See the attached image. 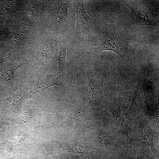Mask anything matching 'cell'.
Segmentation results:
<instances>
[{
	"label": "cell",
	"instance_id": "1",
	"mask_svg": "<svg viewBox=\"0 0 159 159\" xmlns=\"http://www.w3.org/2000/svg\"><path fill=\"white\" fill-rule=\"evenodd\" d=\"M129 39L128 35L122 31L109 32L101 38L100 45L92 50L112 51L117 54L125 62H127L132 57L128 49Z\"/></svg>",
	"mask_w": 159,
	"mask_h": 159
},
{
	"label": "cell",
	"instance_id": "14",
	"mask_svg": "<svg viewBox=\"0 0 159 159\" xmlns=\"http://www.w3.org/2000/svg\"><path fill=\"white\" fill-rule=\"evenodd\" d=\"M60 47L59 51L57 57L58 70L55 74L63 80L67 76L66 66V57L68 42L66 40H62L59 42Z\"/></svg>",
	"mask_w": 159,
	"mask_h": 159
},
{
	"label": "cell",
	"instance_id": "9",
	"mask_svg": "<svg viewBox=\"0 0 159 159\" xmlns=\"http://www.w3.org/2000/svg\"><path fill=\"white\" fill-rule=\"evenodd\" d=\"M137 119L139 122L138 136L139 141L153 142L156 132V126L142 117L139 116Z\"/></svg>",
	"mask_w": 159,
	"mask_h": 159
},
{
	"label": "cell",
	"instance_id": "8",
	"mask_svg": "<svg viewBox=\"0 0 159 159\" xmlns=\"http://www.w3.org/2000/svg\"><path fill=\"white\" fill-rule=\"evenodd\" d=\"M105 106L111 112L115 123L119 130L122 133L128 135L127 124L119 105L117 104L105 102Z\"/></svg>",
	"mask_w": 159,
	"mask_h": 159
},
{
	"label": "cell",
	"instance_id": "10",
	"mask_svg": "<svg viewBox=\"0 0 159 159\" xmlns=\"http://www.w3.org/2000/svg\"><path fill=\"white\" fill-rule=\"evenodd\" d=\"M13 26L20 29L33 31L38 26L37 22L30 18L24 11L13 14Z\"/></svg>",
	"mask_w": 159,
	"mask_h": 159
},
{
	"label": "cell",
	"instance_id": "6",
	"mask_svg": "<svg viewBox=\"0 0 159 159\" xmlns=\"http://www.w3.org/2000/svg\"><path fill=\"white\" fill-rule=\"evenodd\" d=\"M144 98L143 91L140 88L136 87L131 103L127 110L122 114L125 119L133 120L139 117Z\"/></svg>",
	"mask_w": 159,
	"mask_h": 159
},
{
	"label": "cell",
	"instance_id": "5",
	"mask_svg": "<svg viewBox=\"0 0 159 159\" xmlns=\"http://www.w3.org/2000/svg\"><path fill=\"white\" fill-rule=\"evenodd\" d=\"M30 86V82L25 83L19 89L11 93L7 97L0 99V104L13 112H17L22 99L31 88Z\"/></svg>",
	"mask_w": 159,
	"mask_h": 159
},
{
	"label": "cell",
	"instance_id": "4",
	"mask_svg": "<svg viewBox=\"0 0 159 159\" xmlns=\"http://www.w3.org/2000/svg\"><path fill=\"white\" fill-rule=\"evenodd\" d=\"M87 76L92 91L91 100L102 102L105 101L103 95L105 78L104 74L90 71L87 73Z\"/></svg>",
	"mask_w": 159,
	"mask_h": 159
},
{
	"label": "cell",
	"instance_id": "17",
	"mask_svg": "<svg viewBox=\"0 0 159 159\" xmlns=\"http://www.w3.org/2000/svg\"><path fill=\"white\" fill-rule=\"evenodd\" d=\"M102 114L103 116L102 126L100 132L97 138L99 143L104 144L108 142L110 134L108 121L106 117L103 114Z\"/></svg>",
	"mask_w": 159,
	"mask_h": 159
},
{
	"label": "cell",
	"instance_id": "2",
	"mask_svg": "<svg viewBox=\"0 0 159 159\" xmlns=\"http://www.w3.org/2000/svg\"><path fill=\"white\" fill-rule=\"evenodd\" d=\"M73 7L76 14V24L74 40L87 39L95 28L90 17L85 10L83 0H73Z\"/></svg>",
	"mask_w": 159,
	"mask_h": 159
},
{
	"label": "cell",
	"instance_id": "16",
	"mask_svg": "<svg viewBox=\"0 0 159 159\" xmlns=\"http://www.w3.org/2000/svg\"><path fill=\"white\" fill-rule=\"evenodd\" d=\"M26 64L25 62L19 61L9 63L3 69L1 72V76L2 78L5 81L9 82L12 85L14 80V73L16 70Z\"/></svg>",
	"mask_w": 159,
	"mask_h": 159
},
{
	"label": "cell",
	"instance_id": "3",
	"mask_svg": "<svg viewBox=\"0 0 159 159\" xmlns=\"http://www.w3.org/2000/svg\"><path fill=\"white\" fill-rule=\"evenodd\" d=\"M57 44L54 39L45 40L38 47L35 54L34 68H39L46 64L50 59Z\"/></svg>",
	"mask_w": 159,
	"mask_h": 159
},
{
	"label": "cell",
	"instance_id": "13",
	"mask_svg": "<svg viewBox=\"0 0 159 159\" xmlns=\"http://www.w3.org/2000/svg\"><path fill=\"white\" fill-rule=\"evenodd\" d=\"M70 0L55 1L54 24L56 30L60 28L67 16L68 9Z\"/></svg>",
	"mask_w": 159,
	"mask_h": 159
},
{
	"label": "cell",
	"instance_id": "12",
	"mask_svg": "<svg viewBox=\"0 0 159 159\" xmlns=\"http://www.w3.org/2000/svg\"><path fill=\"white\" fill-rule=\"evenodd\" d=\"M137 148L138 159H150L159 155V150L155 148L153 142L139 141Z\"/></svg>",
	"mask_w": 159,
	"mask_h": 159
},
{
	"label": "cell",
	"instance_id": "15",
	"mask_svg": "<svg viewBox=\"0 0 159 159\" xmlns=\"http://www.w3.org/2000/svg\"><path fill=\"white\" fill-rule=\"evenodd\" d=\"M29 1L25 9V11L32 19L37 21L41 17L45 8V1Z\"/></svg>",
	"mask_w": 159,
	"mask_h": 159
},
{
	"label": "cell",
	"instance_id": "18",
	"mask_svg": "<svg viewBox=\"0 0 159 159\" xmlns=\"http://www.w3.org/2000/svg\"><path fill=\"white\" fill-rule=\"evenodd\" d=\"M7 58V56L6 55L0 57V64L4 62Z\"/></svg>",
	"mask_w": 159,
	"mask_h": 159
},
{
	"label": "cell",
	"instance_id": "11",
	"mask_svg": "<svg viewBox=\"0 0 159 159\" xmlns=\"http://www.w3.org/2000/svg\"><path fill=\"white\" fill-rule=\"evenodd\" d=\"M34 31L25 30L13 26L10 36L11 42L15 46L27 45L34 37Z\"/></svg>",
	"mask_w": 159,
	"mask_h": 159
},
{
	"label": "cell",
	"instance_id": "7",
	"mask_svg": "<svg viewBox=\"0 0 159 159\" xmlns=\"http://www.w3.org/2000/svg\"><path fill=\"white\" fill-rule=\"evenodd\" d=\"M63 80L55 74L45 75L40 77L32 87V95L43 92L45 89L53 86L63 87Z\"/></svg>",
	"mask_w": 159,
	"mask_h": 159
}]
</instances>
